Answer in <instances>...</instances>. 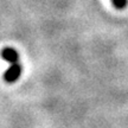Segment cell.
<instances>
[{
	"instance_id": "obj_1",
	"label": "cell",
	"mask_w": 128,
	"mask_h": 128,
	"mask_svg": "<svg viewBox=\"0 0 128 128\" xmlns=\"http://www.w3.org/2000/svg\"><path fill=\"white\" fill-rule=\"evenodd\" d=\"M22 65L19 63H13L10 65V68L5 71L4 74V80L5 82L7 83H14L17 82L20 77V75H22Z\"/></svg>"
},
{
	"instance_id": "obj_3",
	"label": "cell",
	"mask_w": 128,
	"mask_h": 128,
	"mask_svg": "<svg viewBox=\"0 0 128 128\" xmlns=\"http://www.w3.org/2000/svg\"><path fill=\"white\" fill-rule=\"evenodd\" d=\"M112 4L116 10H124L128 5V0H112Z\"/></svg>"
},
{
	"instance_id": "obj_2",
	"label": "cell",
	"mask_w": 128,
	"mask_h": 128,
	"mask_svg": "<svg viewBox=\"0 0 128 128\" xmlns=\"http://www.w3.org/2000/svg\"><path fill=\"white\" fill-rule=\"evenodd\" d=\"M0 56H1V58L6 62H8V63L13 64V63H18L19 60V54L18 51L13 49V48H11V46H6L4 48L1 52H0Z\"/></svg>"
}]
</instances>
